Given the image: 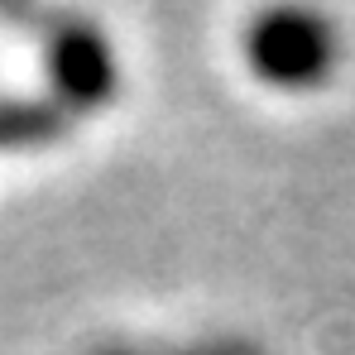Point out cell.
Instances as JSON below:
<instances>
[{
    "label": "cell",
    "mask_w": 355,
    "mask_h": 355,
    "mask_svg": "<svg viewBox=\"0 0 355 355\" xmlns=\"http://www.w3.org/2000/svg\"><path fill=\"white\" fill-rule=\"evenodd\" d=\"M245 58L259 82L279 92H312L331 77L341 58V39L317 10H269L245 34Z\"/></svg>",
    "instance_id": "1"
},
{
    "label": "cell",
    "mask_w": 355,
    "mask_h": 355,
    "mask_svg": "<svg viewBox=\"0 0 355 355\" xmlns=\"http://www.w3.org/2000/svg\"><path fill=\"white\" fill-rule=\"evenodd\" d=\"M49 53V82H53V101L72 116H87L96 106H106L120 92L116 53L106 44V34L87 19H67L49 34L44 44Z\"/></svg>",
    "instance_id": "2"
},
{
    "label": "cell",
    "mask_w": 355,
    "mask_h": 355,
    "mask_svg": "<svg viewBox=\"0 0 355 355\" xmlns=\"http://www.w3.org/2000/svg\"><path fill=\"white\" fill-rule=\"evenodd\" d=\"M72 111L53 96H0V149H39L67 135Z\"/></svg>",
    "instance_id": "3"
},
{
    "label": "cell",
    "mask_w": 355,
    "mask_h": 355,
    "mask_svg": "<svg viewBox=\"0 0 355 355\" xmlns=\"http://www.w3.org/2000/svg\"><path fill=\"white\" fill-rule=\"evenodd\" d=\"M101 355H259L250 341H211V346H182V351H101Z\"/></svg>",
    "instance_id": "4"
}]
</instances>
